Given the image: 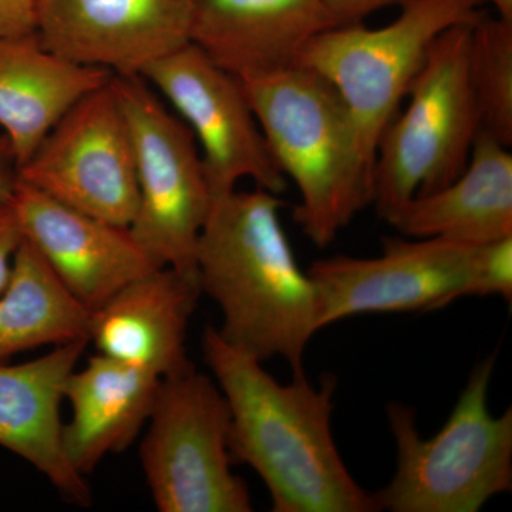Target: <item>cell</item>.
<instances>
[{
	"label": "cell",
	"mask_w": 512,
	"mask_h": 512,
	"mask_svg": "<svg viewBox=\"0 0 512 512\" xmlns=\"http://www.w3.org/2000/svg\"><path fill=\"white\" fill-rule=\"evenodd\" d=\"M202 353L231 413L232 461L254 468L271 494L272 511H380L375 493L352 477L333 439L335 376H323L319 386L305 373L279 383L211 325Z\"/></svg>",
	"instance_id": "cell-1"
},
{
	"label": "cell",
	"mask_w": 512,
	"mask_h": 512,
	"mask_svg": "<svg viewBox=\"0 0 512 512\" xmlns=\"http://www.w3.org/2000/svg\"><path fill=\"white\" fill-rule=\"evenodd\" d=\"M282 207L279 195L262 188L215 198L195 268L201 293L220 308L221 338L262 363L281 357L301 375L309 342L322 329L319 299L286 237Z\"/></svg>",
	"instance_id": "cell-2"
},
{
	"label": "cell",
	"mask_w": 512,
	"mask_h": 512,
	"mask_svg": "<svg viewBox=\"0 0 512 512\" xmlns=\"http://www.w3.org/2000/svg\"><path fill=\"white\" fill-rule=\"evenodd\" d=\"M269 151L299 191L293 220L326 248L373 204V163L338 90L308 67L241 80Z\"/></svg>",
	"instance_id": "cell-3"
},
{
	"label": "cell",
	"mask_w": 512,
	"mask_h": 512,
	"mask_svg": "<svg viewBox=\"0 0 512 512\" xmlns=\"http://www.w3.org/2000/svg\"><path fill=\"white\" fill-rule=\"evenodd\" d=\"M495 355L481 360L443 429L424 439L416 412L403 403L387 406L396 441L392 483L375 493L380 511L477 512L491 498L512 490V407L495 417L488 387Z\"/></svg>",
	"instance_id": "cell-4"
},
{
	"label": "cell",
	"mask_w": 512,
	"mask_h": 512,
	"mask_svg": "<svg viewBox=\"0 0 512 512\" xmlns=\"http://www.w3.org/2000/svg\"><path fill=\"white\" fill-rule=\"evenodd\" d=\"M473 25L463 23L437 37L407 93L409 106L380 138L373 204L389 224L407 202L450 184L466 168L481 131L470 76Z\"/></svg>",
	"instance_id": "cell-5"
},
{
	"label": "cell",
	"mask_w": 512,
	"mask_h": 512,
	"mask_svg": "<svg viewBox=\"0 0 512 512\" xmlns=\"http://www.w3.org/2000/svg\"><path fill=\"white\" fill-rule=\"evenodd\" d=\"M484 0H402L389 25L333 26L303 50L299 63L328 80L355 121L360 144L375 167L384 130L446 30L474 23Z\"/></svg>",
	"instance_id": "cell-6"
},
{
	"label": "cell",
	"mask_w": 512,
	"mask_h": 512,
	"mask_svg": "<svg viewBox=\"0 0 512 512\" xmlns=\"http://www.w3.org/2000/svg\"><path fill=\"white\" fill-rule=\"evenodd\" d=\"M229 424L220 386L192 363L161 379L138 453L158 511L254 510L232 471Z\"/></svg>",
	"instance_id": "cell-7"
},
{
	"label": "cell",
	"mask_w": 512,
	"mask_h": 512,
	"mask_svg": "<svg viewBox=\"0 0 512 512\" xmlns=\"http://www.w3.org/2000/svg\"><path fill=\"white\" fill-rule=\"evenodd\" d=\"M133 137L138 201L130 232L158 268L197 279L195 251L212 192L197 141L143 77L111 79Z\"/></svg>",
	"instance_id": "cell-8"
},
{
	"label": "cell",
	"mask_w": 512,
	"mask_h": 512,
	"mask_svg": "<svg viewBox=\"0 0 512 512\" xmlns=\"http://www.w3.org/2000/svg\"><path fill=\"white\" fill-rule=\"evenodd\" d=\"M18 173L74 210L130 228L138 201L136 156L111 80L80 97Z\"/></svg>",
	"instance_id": "cell-9"
},
{
	"label": "cell",
	"mask_w": 512,
	"mask_h": 512,
	"mask_svg": "<svg viewBox=\"0 0 512 512\" xmlns=\"http://www.w3.org/2000/svg\"><path fill=\"white\" fill-rule=\"evenodd\" d=\"M143 79L177 111L200 148L212 197L242 180L281 195L288 180L276 165L244 84L187 43L161 57Z\"/></svg>",
	"instance_id": "cell-10"
},
{
	"label": "cell",
	"mask_w": 512,
	"mask_h": 512,
	"mask_svg": "<svg viewBox=\"0 0 512 512\" xmlns=\"http://www.w3.org/2000/svg\"><path fill=\"white\" fill-rule=\"evenodd\" d=\"M477 245L443 238H383L382 255H336L308 268L320 328L365 313L433 312L463 298Z\"/></svg>",
	"instance_id": "cell-11"
},
{
	"label": "cell",
	"mask_w": 512,
	"mask_h": 512,
	"mask_svg": "<svg viewBox=\"0 0 512 512\" xmlns=\"http://www.w3.org/2000/svg\"><path fill=\"white\" fill-rule=\"evenodd\" d=\"M36 35L55 55L113 76L143 77L190 43V0H35Z\"/></svg>",
	"instance_id": "cell-12"
},
{
	"label": "cell",
	"mask_w": 512,
	"mask_h": 512,
	"mask_svg": "<svg viewBox=\"0 0 512 512\" xmlns=\"http://www.w3.org/2000/svg\"><path fill=\"white\" fill-rule=\"evenodd\" d=\"M10 204L23 239L90 312L158 268L130 229L74 210L23 181Z\"/></svg>",
	"instance_id": "cell-13"
},
{
	"label": "cell",
	"mask_w": 512,
	"mask_h": 512,
	"mask_svg": "<svg viewBox=\"0 0 512 512\" xmlns=\"http://www.w3.org/2000/svg\"><path fill=\"white\" fill-rule=\"evenodd\" d=\"M190 42L239 80L296 66L335 26L326 0H190Z\"/></svg>",
	"instance_id": "cell-14"
},
{
	"label": "cell",
	"mask_w": 512,
	"mask_h": 512,
	"mask_svg": "<svg viewBox=\"0 0 512 512\" xmlns=\"http://www.w3.org/2000/svg\"><path fill=\"white\" fill-rule=\"evenodd\" d=\"M89 343H67L30 362L0 365V447L82 507L92 504V491L64 454L62 404L67 379Z\"/></svg>",
	"instance_id": "cell-15"
},
{
	"label": "cell",
	"mask_w": 512,
	"mask_h": 512,
	"mask_svg": "<svg viewBox=\"0 0 512 512\" xmlns=\"http://www.w3.org/2000/svg\"><path fill=\"white\" fill-rule=\"evenodd\" d=\"M200 295L197 279L154 269L92 312L89 340L100 355L163 379L191 363L188 328Z\"/></svg>",
	"instance_id": "cell-16"
},
{
	"label": "cell",
	"mask_w": 512,
	"mask_h": 512,
	"mask_svg": "<svg viewBox=\"0 0 512 512\" xmlns=\"http://www.w3.org/2000/svg\"><path fill=\"white\" fill-rule=\"evenodd\" d=\"M161 377L100 355L73 370L64 386L72 417L63 423V450L70 466L89 476L110 454L140 436L153 410Z\"/></svg>",
	"instance_id": "cell-17"
},
{
	"label": "cell",
	"mask_w": 512,
	"mask_h": 512,
	"mask_svg": "<svg viewBox=\"0 0 512 512\" xmlns=\"http://www.w3.org/2000/svg\"><path fill=\"white\" fill-rule=\"evenodd\" d=\"M407 238L481 245L512 235V154L481 130L450 184L407 202L392 224Z\"/></svg>",
	"instance_id": "cell-18"
},
{
	"label": "cell",
	"mask_w": 512,
	"mask_h": 512,
	"mask_svg": "<svg viewBox=\"0 0 512 512\" xmlns=\"http://www.w3.org/2000/svg\"><path fill=\"white\" fill-rule=\"evenodd\" d=\"M113 74L50 52L36 33L0 36V126L22 167L60 117Z\"/></svg>",
	"instance_id": "cell-19"
},
{
	"label": "cell",
	"mask_w": 512,
	"mask_h": 512,
	"mask_svg": "<svg viewBox=\"0 0 512 512\" xmlns=\"http://www.w3.org/2000/svg\"><path fill=\"white\" fill-rule=\"evenodd\" d=\"M90 316L92 312L23 239L8 285L0 293V365L42 346L89 340Z\"/></svg>",
	"instance_id": "cell-20"
},
{
	"label": "cell",
	"mask_w": 512,
	"mask_h": 512,
	"mask_svg": "<svg viewBox=\"0 0 512 512\" xmlns=\"http://www.w3.org/2000/svg\"><path fill=\"white\" fill-rule=\"evenodd\" d=\"M470 76L481 130L512 144V23L480 16L471 28Z\"/></svg>",
	"instance_id": "cell-21"
},
{
	"label": "cell",
	"mask_w": 512,
	"mask_h": 512,
	"mask_svg": "<svg viewBox=\"0 0 512 512\" xmlns=\"http://www.w3.org/2000/svg\"><path fill=\"white\" fill-rule=\"evenodd\" d=\"M466 296H501L512 301V235L477 245L474 249Z\"/></svg>",
	"instance_id": "cell-22"
},
{
	"label": "cell",
	"mask_w": 512,
	"mask_h": 512,
	"mask_svg": "<svg viewBox=\"0 0 512 512\" xmlns=\"http://www.w3.org/2000/svg\"><path fill=\"white\" fill-rule=\"evenodd\" d=\"M22 242V228L12 204H0V293L8 285L13 258Z\"/></svg>",
	"instance_id": "cell-23"
},
{
	"label": "cell",
	"mask_w": 512,
	"mask_h": 512,
	"mask_svg": "<svg viewBox=\"0 0 512 512\" xmlns=\"http://www.w3.org/2000/svg\"><path fill=\"white\" fill-rule=\"evenodd\" d=\"M36 33L35 0H0V36Z\"/></svg>",
	"instance_id": "cell-24"
},
{
	"label": "cell",
	"mask_w": 512,
	"mask_h": 512,
	"mask_svg": "<svg viewBox=\"0 0 512 512\" xmlns=\"http://www.w3.org/2000/svg\"><path fill=\"white\" fill-rule=\"evenodd\" d=\"M402 0H326L335 26L363 22L367 16L387 6L399 5Z\"/></svg>",
	"instance_id": "cell-25"
},
{
	"label": "cell",
	"mask_w": 512,
	"mask_h": 512,
	"mask_svg": "<svg viewBox=\"0 0 512 512\" xmlns=\"http://www.w3.org/2000/svg\"><path fill=\"white\" fill-rule=\"evenodd\" d=\"M19 181L18 163L15 151L6 134L0 136V204L12 201L13 192Z\"/></svg>",
	"instance_id": "cell-26"
},
{
	"label": "cell",
	"mask_w": 512,
	"mask_h": 512,
	"mask_svg": "<svg viewBox=\"0 0 512 512\" xmlns=\"http://www.w3.org/2000/svg\"><path fill=\"white\" fill-rule=\"evenodd\" d=\"M497 10V18L512 23V0H487Z\"/></svg>",
	"instance_id": "cell-27"
}]
</instances>
